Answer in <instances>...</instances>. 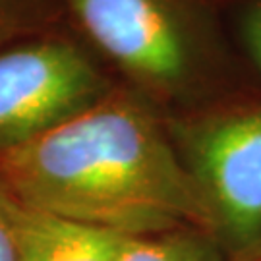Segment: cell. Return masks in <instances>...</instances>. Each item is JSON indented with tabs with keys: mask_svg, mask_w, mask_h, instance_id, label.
<instances>
[{
	"mask_svg": "<svg viewBox=\"0 0 261 261\" xmlns=\"http://www.w3.org/2000/svg\"><path fill=\"white\" fill-rule=\"evenodd\" d=\"M0 188L21 205L118 236L213 224L157 116L112 91L37 140L0 151Z\"/></svg>",
	"mask_w": 261,
	"mask_h": 261,
	"instance_id": "cell-1",
	"label": "cell"
},
{
	"mask_svg": "<svg viewBox=\"0 0 261 261\" xmlns=\"http://www.w3.org/2000/svg\"><path fill=\"white\" fill-rule=\"evenodd\" d=\"M64 2L95 47L159 95H176L194 84L215 43L196 0Z\"/></svg>",
	"mask_w": 261,
	"mask_h": 261,
	"instance_id": "cell-2",
	"label": "cell"
},
{
	"mask_svg": "<svg viewBox=\"0 0 261 261\" xmlns=\"http://www.w3.org/2000/svg\"><path fill=\"white\" fill-rule=\"evenodd\" d=\"M111 93L91 56L62 37L0 48V151H8L93 107Z\"/></svg>",
	"mask_w": 261,
	"mask_h": 261,
	"instance_id": "cell-3",
	"label": "cell"
},
{
	"mask_svg": "<svg viewBox=\"0 0 261 261\" xmlns=\"http://www.w3.org/2000/svg\"><path fill=\"white\" fill-rule=\"evenodd\" d=\"M178 140L213 223L238 242H255L261 236V105L186 124Z\"/></svg>",
	"mask_w": 261,
	"mask_h": 261,
	"instance_id": "cell-4",
	"label": "cell"
},
{
	"mask_svg": "<svg viewBox=\"0 0 261 261\" xmlns=\"http://www.w3.org/2000/svg\"><path fill=\"white\" fill-rule=\"evenodd\" d=\"M4 205L19 261H116L118 257V234L21 205L6 192Z\"/></svg>",
	"mask_w": 261,
	"mask_h": 261,
	"instance_id": "cell-5",
	"label": "cell"
},
{
	"mask_svg": "<svg viewBox=\"0 0 261 261\" xmlns=\"http://www.w3.org/2000/svg\"><path fill=\"white\" fill-rule=\"evenodd\" d=\"M116 261H223L201 234L190 228L145 236H120Z\"/></svg>",
	"mask_w": 261,
	"mask_h": 261,
	"instance_id": "cell-6",
	"label": "cell"
},
{
	"mask_svg": "<svg viewBox=\"0 0 261 261\" xmlns=\"http://www.w3.org/2000/svg\"><path fill=\"white\" fill-rule=\"evenodd\" d=\"M37 0H0V48L21 35L33 23Z\"/></svg>",
	"mask_w": 261,
	"mask_h": 261,
	"instance_id": "cell-7",
	"label": "cell"
},
{
	"mask_svg": "<svg viewBox=\"0 0 261 261\" xmlns=\"http://www.w3.org/2000/svg\"><path fill=\"white\" fill-rule=\"evenodd\" d=\"M240 35L253 64L261 70V0L250 2L242 12Z\"/></svg>",
	"mask_w": 261,
	"mask_h": 261,
	"instance_id": "cell-8",
	"label": "cell"
},
{
	"mask_svg": "<svg viewBox=\"0 0 261 261\" xmlns=\"http://www.w3.org/2000/svg\"><path fill=\"white\" fill-rule=\"evenodd\" d=\"M0 261H19L16 238L10 224L6 205H4V192L0 190Z\"/></svg>",
	"mask_w": 261,
	"mask_h": 261,
	"instance_id": "cell-9",
	"label": "cell"
}]
</instances>
